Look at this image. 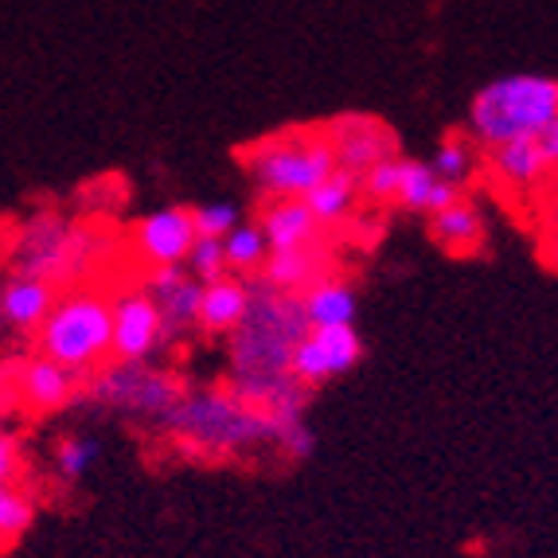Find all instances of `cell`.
Listing matches in <instances>:
<instances>
[{"instance_id":"6da1fadb","label":"cell","mask_w":558,"mask_h":558,"mask_svg":"<svg viewBox=\"0 0 558 558\" xmlns=\"http://www.w3.org/2000/svg\"><path fill=\"white\" fill-rule=\"evenodd\" d=\"M165 429L192 457H246L278 446V434L286 426L246 407L227 387H204L180 395L177 407L165 414Z\"/></svg>"},{"instance_id":"7a4b0ae2","label":"cell","mask_w":558,"mask_h":558,"mask_svg":"<svg viewBox=\"0 0 558 558\" xmlns=\"http://www.w3.org/2000/svg\"><path fill=\"white\" fill-rule=\"evenodd\" d=\"M558 121V83L550 75H500L469 102L473 141L496 149L504 141L539 137Z\"/></svg>"},{"instance_id":"3957f363","label":"cell","mask_w":558,"mask_h":558,"mask_svg":"<svg viewBox=\"0 0 558 558\" xmlns=\"http://www.w3.org/2000/svg\"><path fill=\"white\" fill-rule=\"evenodd\" d=\"M308 332L301 298L278 293L262 286L251 289V308L231 340V379H251V375H278L289 372L293 344Z\"/></svg>"},{"instance_id":"277c9868","label":"cell","mask_w":558,"mask_h":558,"mask_svg":"<svg viewBox=\"0 0 558 558\" xmlns=\"http://www.w3.org/2000/svg\"><path fill=\"white\" fill-rule=\"evenodd\" d=\"M39 355L66 372H98L110 360V301L102 293H66L39 320Z\"/></svg>"},{"instance_id":"5b68a950","label":"cell","mask_w":558,"mask_h":558,"mask_svg":"<svg viewBox=\"0 0 558 558\" xmlns=\"http://www.w3.org/2000/svg\"><path fill=\"white\" fill-rule=\"evenodd\" d=\"M254 184L270 199H305L336 172V157L320 133H278L258 141L246 157Z\"/></svg>"},{"instance_id":"8992f818","label":"cell","mask_w":558,"mask_h":558,"mask_svg":"<svg viewBox=\"0 0 558 558\" xmlns=\"http://www.w3.org/2000/svg\"><path fill=\"white\" fill-rule=\"evenodd\" d=\"M102 239L86 227H75L59 211L36 215L16 239V270L20 278H39V281H63L71 274H83L98 254H102Z\"/></svg>"},{"instance_id":"52a82bcc","label":"cell","mask_w":558,"mask_h":558,"mask_svg":"<svg viewBox=\"0 0 558 558\" xmlns=\"http://www.w3.org/2000/svg\"><path fill=\"white\" fill-rule=\"evenodd\" d=\"M90 391H94V399L110 410L133 414V418L165 422V414L177 407L184 387L168 372L149 367V363H113V367L94 375Z\"/></svg>"},{"instance_id":"ba28073f","label":"cell","mask_w":558,"mask_h":558,"mask_svg":"<svg viewBox=\"0 0 558 558\" xmlns=\"http://www.w3.org/2000/svg\"><path fill=\"white\" fill-rule=\"evenodd\" d=\"M363 355V340L355 332V325L344 328H308L293 344V355H289V375L313 391V387H325V383L340 379L360 363Z\"/></svg>"},{"instance_id":"9c48e42d","label":"cell","mask_w":558,"mask_h":558,"mask_svg":"<svg viewBox=\"0 0 558 558\" xmlns=\"http://www.w3.org/2000/svg\"><path fill=\"white\" fill-rule=\"evenodd\" d=\"M165 325L145 289H125L110 301V360L145 363L165 340Z\"/></svg>"},{"instance_id":"30bf717a","label":"cell","mask_w":558,"mask_h":558,"mask_svg":"<svg viewBox=\"0 0 558 558\" xmlns=\"http://www.w3.org/2000/svg\"><path fill=\"white\" fill-rule=\"evenodd\" d=\"M320 137L328 141L340 172H367L372 165L399 153V141H395L391 125L383 118H372V113H344Z\"/></svg>"},{"instance_id":"8fae6325","label":"cell","mask_w":558,"mask_h":558,"mask_svg":"<svg viewBox=\"0 0 558 558\" xmlns=\"http://www.w3.org/2000/svg\"><path fill=\"white\" fill-rule=\"evenodd\" d=\"M192 242H196L192 207H160V211L145 215L133 231V246L153 270L157 266H184Z\"/></svg>"},{"instance_id":"7c38bea8","label":"cell","mask_w":558,"mask_h":558,"mask_svg":"<svg viewBox=\"0 0 558 558\" xmlns=\"http://www.w3.org/2000/svg\"><path fill=\"white\" fill-rule=\"evenodd\" d=\"M12 395H16L20 407L47 414V410H59L71 402V395H75V372L59 367L47 355H32V360L12 367Z\"/></svg>"},{"instance_id":"4fadbf2b","label":"cell","mask_w":558,"mask_h":558,"mask_svg":"<svg viewBox=\"0 0 558 558\" xmlns=\"http://www.w3.org/2000/svg\"><path fill=\"white\" fill-rule=\"evenodd\" d=\"M199 289L204 286H199L184 266H157V270L149 274L145 298H149L153 308L160 313L165 332H187V328L196 325Z\"/></svg>"},{"instance_id":"5bb4252c","label":"cell","mask_w":558,"mask_h":558,"mask_svg":"<svg viewBox=\"0 0 558 558\" xmlns=\"http://www.w3.org/2000/svg\"><path fill=\"white\" fill-rule=\"evenodd\" d=\"M262 274H266V286L278 289V293H305L308 286L328 278V251L305 242V246H293V251H270L262 262Z\"/></svg>"},{"instance_id":"9a60e30c","label":"cell","mask_w":558,"mask_h":558,"mask_svg":"<svg viewBox=\"0 0 558 558\" xmlns=\"http://www.w3.org/2000/svg\"><path fill=\"white\" fill-rule=\"evenodd\" d=\"M461 199V187L446 184L429 172L426 160H410L399 157V180H395V196L391 204L407 207V211H441V207L457 204Z\"/></svg>"},{"instance_id":"2e32d148","label":"cell","mask_w":558,"mask_h":558,"mask_svg":"<svg viewBox=\"0 0 558 558\" xmlns=\"http://www.w3.org/2000/svg\"><path fill=\"white\" fill-rule=\"evenodd\" d=\"M251 308V286L239 278H219L207 281L199 289V308H196V325L211 336H231L242 325Z\"/></svg>"},{"instance_id":"e0dca14e","label":"cell","mask_w":558,"mask_h":558,"mask_svg":"<svg viewBox=\"0 0 558 558\" xmlns=\"http://www.w3.org/2000/svg\"><path fill=\"white\" fill-rule=\"evenodd\" d=\"M258 231L266 239V251H293V246L313 242L317 219L308 215L305 199H270V207L262 211Z\"/></svg>"},{"instance_id":"ac0fdd59","label":"cell","mask_w":558,"mask_h":558,"mask_svg":"<svg viewBox=\"0 0 558 558\" xmlns=\"http://www.w3.org/2000/svg\"><path fill=\"white\" fill-rule=\"evenodd\" d=\"M493 172L508 187L531 192V187L547 184L555 168L543 160L535 137H515V141H504V145H496V149H493Z\"/></svg>"},{"instance_id":"d6986e66","label":"cell","mask_w":558,"mask_h":558,"mask_svg":"<svg viewBox=\"0 0 558 558\" xmlns=\"http://www.w3.org/2000/svg\"><path fill=\"white\" fill-rule=\"evenodd\" d=\"M301 313L308 328H344L355 325V289L340 278H325L301 293Z\"/></svg>"},{"instance_id":"ffe728a7","label":"cell","mask_w":558,"mask_h":558,"mask_svg":"<svg viewBox=\"0 0 558 558\" xmlns=\"http://www.w3.org/2000/svg\"><path fill=\"white\" fill-rule=\"evenodd\" d=\"M51 305H56V289L39 278H12L0 289V317L12 328H39Z\"/></svg>"},{"instance_id":"44dd1931","label":"cell","mask_w":558,"mask_h":558,"mask_svg":"<svg viewBox=\"0 0 558 558\" xmlns=\"http://www.w3.org/2000/svg\"><path fill=\"white\" fill-rule=\"evenodd\" d=\"M429 231H434V239H438L446 251L469 254V251H476L484 239V215H481V207L469 204V199H457V204L429 215Z\"/></svg>"},{"instance_id":"7402d4cb","label":"cell","mask_w":558,"mask_h":558,"mask_svg":"<svg viewBox=\"0 0 558 558\" xmlns=\"http://www.w3.org/2000/svg\"><path fill=\"white\" fill-rule=\"evenodd\" d=\"M355 196H360V192H355L352 172H340V168H336L325 184H317L308 192L305 207H308V215L317 219V227H332V223H344L348 215H352Z\"/></svg>"},{"instance_id":"603a6c76","label":"cell","mask_w":558,"mask_h":558,"mask_svg":"<svg viewBox=\"0 0 558 558\" xmlns=\"http://www.w3.org/2000/svg\"><path fill=\"white\" fill-rule=\"evenodd\" d=\"M36 523V496L24 484H0V555H9Z\"/></svg>"},{"instance_id":"cb8c5ba5","label":"cell","mask_w":558,"mask_h":558,"mask_svg":"<svg viewBox=\"0 0 558 558\" xmlns=\"http://www.w3.org/2000/svg\"><path fill=\"white\" fill-rule=\"evenodd\" d=\"M473 168H476V141L469 137H446L438 145V153H434V160H429V172L453 187L465 184L473 177Z\"/></svg>"},{"instance_id":"d4e9b609","label":"cell","mask_w":558,"mask_h":558,"mask_svg":"<svg viewBox=\"0 0 558 558\" xmlns=\"http://www.w3.org/2000/svg\"><path fill=\"white\" fill-rule=\"evenodd\" d=\"M266 239L254 223H239L231 234L223 239V258L231 270L239 274H251V270H262V262H266Z\"/></svg>"},{"instance_id":"484cf974","label":"cell","mask_w":558,"mask_h":558,"mask_svg":"<svg viewBox=\"0 0 558 558\" xmlns=\"http://www.w3.org/2000/svg\"><path fill=\"white\" fill-rule=\"evenodd\" d=\"M98 453H102V446H98L94 438H86V434H71V438H63L56 446L59 481H66V484L83 481V476L94 469V461H98Z\"/></svg>"},{"instance_id":"4316f807","label":"cell","mask_w":558,"mask_h":558,"mask_svg":"<svg viewBox=\"0 0 558 558\" xmlns=\"http://www.w3.org/2000/svg\"><path fill=\"white\" fill-rule=\"evenodd\" d=\"M187 274L207 286V281H219L227 274V258H223V239H196L192 242V251L184 258Z\"/></svg>"},{"instance_id":"83f0119b","label":"cell","mask_w":558,"mask_h":558,"mask_svg":"<svg viewBox=\"0 0 558 558\" xmlns=\"http://www.w3.org/2000/svg\"><path fill=\"white\" fill-rule=\"evenodd\" d=\"M192 227H196V239H227V234L239 227V207H234L231 199L204 204L192 211Z\"/></svg>"},{"instance_id":"f1b7e54d","label":"cell","mask_w":558,"mask_h":558,"mask_svg":"<svg viewBox=\"0 0 558 558\" xmlns=\"http://www.w3.org/2000/svg\"><path fill=\"white\" fill-rule=\"evenodd\" d=\"M24 476V446L12 429L0 426V484H20Z\"/></svg>"},{"instance_id":"f546056e","label":"cell","mask_w":558,"mask_h":558,"mask_svg":"<svg viewBox=\"0 0 558 558\" xmlns=\"http://www.w3.org/2000/svg\"><path fill=\"white\" fill-rule=\"evenodd\" d=\"M535 145H539V153H543V160H547L550 168L558 165V121L555 125H547V130L535 137Z\"/></svg>"}]
</instances>
